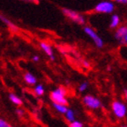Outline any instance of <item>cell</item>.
I'll use <instances>...</instances> for the list:
<instances>
[{
	"mask_svg": "<svg viewBox=\"0 0 127 127\" xmlns=\"http://www.w3.org/2000/svg\"><path fill=\"white\" fill-rule=\"evenodd\" d=\"M84 65L86 66V67H89V66H90V65H89V64H88L86 61H84Z\"/></svg>",
	"mask_w": 127,
	"mask_h": 127,
	"instance_id": "cell-25",
	"label": "cell"
},
{
	"mask_svg": "<svg viewBox=\"0 0 127 127\" xmlns=\"http://www.w3.org/2000/svg\"><path fill=\"white\" fill-rule=\"evenodd\" d=\"M84 31H85V33L87 34L88 36L90 37L91 39L93 40L96 47H97V48H103V39H102V38L98 35L97 33H96V32H95V30L92 28V27H85V28H84Z\"/></svg>",
	"mask_w": 127,
	"mask_h": 127,
	"instance_id": "cell-5",
	"label": "cell"
},
{
	"mask_svg": "<svg viewBox=\"0 0 127 127\" xmlns=\"http://www.w3.org/2000/svg\"><path fill=\"white\" fill-rule=\"evenodd\" d=\"M88 87V83L87 82H84L83 84H81L79 86V92L83 93V92H85Z\"/></svg>",
	"mask_w": 127,
	"mask_h": 127,
	"instance_id": "cell-17",
	"label": "cell"
},
{
	"mask_svg": "<svg viewBox=\"0 0 127 127\" xmlns=\"http://www.w3.org/2000/svg\"><path fill=\"white\" fill-rule=\"evenodd\" d=\"M34 92H35V94H36L37 95H39L40 96V95H44V93H45V89H44L42 85H39L34 88Z\"/></svg>",
	"mask_w": 127,
	"mask_h": 127,
	"instance_id": "cell-15",
	"label": "cell"
},
{
	"mask_svg": "<svg viewBox=\"0 0 127 127\" xmlns=\"http://www.w3.org/2000/svg\"><path fill=\"white\" fill-rule=\"evenodd\" d=\"M65 117L66 119H67V121L68 122H74V121H75V117H74V113L73 110H71V109H68L67 110V112L65 113Z\"/></svg>",
	"mask_w": 127,
	"mask_h": 127,
	"instance_id": "cell-13",
	"label": "cell"
},
{
	"mask_svg": "<svg viewBox=\"0 0 127 127\" xmlns=\"http://www.w3.org/2000/svg\"><path fill=\"white\" fill-rule=\"evenodd\" d=\"M69 127H84V125L79 121H74L69 124Z\"/></svg>",
	"mask_w": 127,
	"mask_h": 127,
	"instance_id": "cell-16",
	"label": "cell"
},
{
	"mask_svg": "<svg viewBox=\"0 0 127 127\" xmlns=\"http://www.w3.org/2000/svg\"><path fill=\"white\" fill-rule=\"evenodd\" d=\"M33 60H34V61H35V62L39 61V57H38L37 56H34V58H33Z\"/></svg>",
	"mask_w": 127,
	"mask_h": 127,
	"instance_id": "cell-22",
	"label": "cell"
},
{
	"mask_svg": "<svg viewBox=\"0 0 127 127\" xmlns=\"http://www.w3.org/2000/svg\"><path fill=\"white\" fill-rule=\"evenodd\" d=\"M53 105H54V107H55V109H56V111L59 112L60 114H65V113L67 112V110H68V108H67L66 105H64V104H60V103H54Z\"/></svg>",
	"mask_w": 127,
	"mask_h": 127,
	"instance_id": "cell-11",
	"label": "cell"
},
{
	"mask_svg": "<svg viewBox=\"0 0 127 127\" xmlns=\"http://www.w3.org/2000/svg\"><path fill=\"white\" fill-rule=\"evenodd\" d=\"M119 42L121 45H127V35H125L122 40H120Z\"/></svg>",
	"mask_w": 127,
	"mask_h": 127,
	"instance_id": "cell-20",
	"label": "cell"
},
{
	"mask_svg": "<svg viewBox=\"0 0 127 127\" xmlns=\"http://www.w3.org/2000/svg\"><path fill=\"white\" fill-rule=\"evenodd\" d=\"M120 24H121V18H120V16L118 15H116V14L112 15L111 20H110V25H109L110 28H112V29L118 28L120 27Z\"/></svg>",
	"mask_w": 127,
	"mask_h": 127,
	"instance_id": "cell-8",
	"label": "cell"
},
{
	"mask_svg": "<svg viewBox=\"0 0 127 127\" xmlns=\"http://www.w3.org/2000/svg\"><path fill=\"white\" fill-rule=\"evenodd\" d=\"M0 127H12L8 123H6L5 120L0 119Z\"/></svg>",
	"mask_w": 127,
	"mask_h": 127,
	"instance_id": "cell-18",
	"label": "cell"
},
{
	"mask_svg": "<svg viewBox=\"0 0 127 127\" xmlns=\"http://www.w3.org/2000/svg\"><path fill=\"white\" fill-rule=\"evenodd\" d=\"M112 110L114 115L119 119L125 118L127 114V106L121 101H114L112 103Z\"/></svg>",
	"mask_w": 127,
	"mask_h": 127,
	"instance_id": "cell-4",
	"label": "cell"
},
{
	"mask_svg": "<svg viewBox=\"0 0 127 127\" xmlns=\"http://www.w3.org/2000/svg\"><path fill=\"white\" fill-rule=\"evenodd\" d=\"M16 114H18V115H23L24 111H23V110H20V109H16Z\"/></svg>",
	"mask_w": 127,
	"mask_h": 127,
	"instance_id": "cell-21",
	"label": "cell"
},
{
	"mask_svg": "<svg viewBox=\"0 0 127 127\" xmlns=\"http://www.w3.org/2000/svg\"><path fill=\"white\" fill-rule=\"evenodd\" d=\"M9 99L11 100L12 103H14L15 104H17V105H20L22 104V101L19 97H17L16 95H15L14 94H10L9 95Z\"/></svg>",
	"mask_w": 127,
	"mask_h": 127,
	"instance_id": "cell-14",
	"label": "cell"
},
{
	"mask_svg": "<svg viewBox=\"0 0 127 127\" xmlns=\"http://www.w3.org/2000/svg\"><path fill=\"white\" fill-rule=\"evenodd\" d=\"M113 1L121 4V5H127V0H113Z\"/></svg>",
	"mask_w": 127,
	"mask_h": 127,
	"instance_id": "cell-19",
	"label": "cell"
},
{
	"mask_svg": "<svg viewBox=\"0 0 127 127\" xmlns=\"http://www.w3.org/2000/svg\"><path fill=\"white\" fill-rule=\"evenodd\" d=\"M62 12L71 21L74 22L78 25H81V26H84L85 24V17L76 11H74L72 9H69V8H63Z\"/></svg>",
	"mask_w": 127,
	"mask_h": 127,
	"instance_id": "cell-3",
	"label": "cell"
},
{
	"mask_svg": "<svg viewBox=\"0 0 127 127\" xmlns=\"http://www.w3.org/2000/svg\"><path fill=\"white\" fill-rule=\"evenodd\" d=\"M26 1H28V2H33V3H36V4H38V0H26Z\"/></svg>",
	"mask_w": 127,
	"mask_h": 127,
	"instance_id": "cell-23",
	"label": "cell"
},
{
	"mask_svg": "<svg viewBox=\"0 0 127 127\" xmlns=\"http://www.w3.org/2000/svg\"><path fill=\"white\" fill-rule=\"evenodd\" d=\"M115 5L113 0H103L95 5L94 11L98 14H112L114 13Z\"/></svg>",
	"mask_w": 127,
	"mask_h": 127,
	"instance_id": "cell-1",
	"label": "cell"
},
{
	"mask_svg": "<svg viewBox=\"0 0 127 127\" xmlns=\"http://www.w3.org/2000/svg\"><path fill=\"white\" fill-rule=\"evenodd\" d=\"M126 26H127V25H126Z\"/></svg>",
	"mask_w": 127,
	"mask_h": 127,
	"instance_id": "cell-28",
	"label": "cell"
},
{
	"mask_svg": "<svg viewBox=\"0 0 127 127\" xmlns=\"http://www.w3.org/2000/svg\"><path fill=\"white\" fill-rule=\"evenodd\" d=\"M83 102L85 105L87 106L88 108L90 109H98L100 108L102 103H101V101L98 99V98L95 97L94 95H87L84 96L83 98Z\"/></svg>",
	"mask_w": 127,
	"mask_h": 127,
	"instance_id": "cell-6",
	"label": "cell"
},
{
	"mask_svg": "<svg viewBox=\"0 0 127 127\" xmlns=\"http://www.w3.org/2000/svg\"><path fill=\"white\" fill-rule=\"evenodd\" d=\"M25 81H26L28 85H34V84L36 83L35 77L32 74H30V73H27V74H25Z\"/></svg>",
	"mask_w": 127,
	"mask_h": 127,
	"instance_id": "cell-12",
	"label": "cell"
},
{
	"mask_svg": "<svg viewBox=\"0 0 127 127\" xmlns=\"http://www.w3.org/2000/svg\"><path fill=\"white\" fill-rule=\"evenodd\" d=\"M125 35H127V26H121L116 28V31L114 33V38L117 41L122 40Z\"/></svg>",
	"mask_w": 127,
	"mask_h": 127,
	"instance_id": "cell-7",
	"label": "cell"
},
{
	"mask_svg": "<svg viewBox=\"0 0 127 127\" xmlns=\"http://www.w3.org/2000/svg\"><path fill=\"white\" fill-rule=\"evenodd\" d=\"M66 95V90L64 87L60 86L57 89H56L55 91H53L50 95L51 100L53 101V103H60V104H64L67 105V99L65 98Z\"/></svg>",
	"mask_w": 127,
	"mask_h": 127,
	"instance_id": "cell-2",
	"label": "cell"
},
{
	"mask_svg": "<svg viewBox=\"0 0 127 127\" xmlns=\"http://www.w3.org/2000/svg\"><path fill=\"white\" fill-rule=\"evenodd\" d=\"M40 46L41 48L43 49V51L45 52L46 55H47L49 57H50L52 60L55 59V56H54V53H53V49L51 47L50 45H48L47 43H45V42H42L40 44Z\"/></svg>",
	"mask_w": 127,
	"mask_h": 127,
	"instance_id": "cell-9",
	"label": "cell"
},
{
	"mask_svg": "<svg viewBox=\"0 0 127 127\" xmlns=\"http://www.w3.org/2000/svg\"><path fill=\"white\" fill-rule=\"evenodd\" d=\"M107 70H108V71H110V70H111V67H110V66H108V67H107Z\"/></svg>",
	"mask_w": 127,
	"mask_h": 127,
	"instance_id": "cell-26",
	"label": "cell"
},
{
	"mask_svg": "<svg viewBox=\"0 0 127 127\" xmlns=\"http://www.w3.org/2000/svg\"><path fill=\"white\" fill-rule=\"evenodd\" d=\"M122 127H127V126H125V125H123V126Z\"/></svg>",
	"mask_w": 127,
	"mask_h": 127,
	"instance_id": "cell-27",
	"label": "cell"
},
{
	"mask_svg": "<svg viewBox=\"0 0 127 127\" xmlns=\"http://www.w3.org/2000/svg\"><path fill=\"white\" fill-rule=\"evenodd\" d=\"M124 94H125V99L127 100V89H125V90H124Z\"/></svg>",
	"mask_w": 127,
	"mask_h": 127,
	"instance_id": "cell-24",
	"label": "cell"
},
{
	"mask_svg": "<svg viewBox=\"0 0 127 127\" xmlns=\"http://www.w3.org/2000/svg\"><path fill=\"white\" fill-rule=\"evenodd\" d=\"M0 19H1V20L5 23V24L7 25L8 27H9V28H10V29L12 30L13 32H17V31H18V28H17V27H16V26H15V25H14L11 21H9L7 18H5V16H1V15H0Z\"/></svg>",
	"mask_w": 127,
	"mask_h": 127,
	"instance_id": "cell-10",
	"label": "cell"
}]
</instances>
